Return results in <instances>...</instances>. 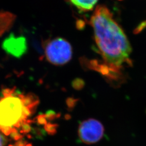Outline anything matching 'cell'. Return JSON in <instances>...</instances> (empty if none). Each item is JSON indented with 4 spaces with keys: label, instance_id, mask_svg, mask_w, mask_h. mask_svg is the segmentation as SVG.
Returning a JSON list of instances; mask_svg holds the SVG:
<instances>
[{
    "label": "cell",
    "instance_id": "obj_1",
    "mask_svg": "<svg viewBox=\"0 0 146 146\" xmlns=\"http://www.w3.org/2000/svg\"><path fill=\"white\" fill-rule=\"evenodd\" d=\"M94 38L103 64L123 73L125 66H132V49L122 28L113 18V14L104 5H98L90 20Z\"/></svg>",
    "mask_w": 146,
    "mask_h": 146
},
{
    "label": "cell",
    "instance_id": "obj_2",
    "mask_svg": "<svg viewBox=\"0 0 146 146\" xmlns=\"http://www.w3.org/2000/svg\"><path fill=\"white\" fill-rule=\"evenodd\" d=\"M36 96L16 88L3 89L0 96V133L15 140L30 131L31 120L38 104Z\"/></svg>",
    "mask_w": 146,
    "mask_h": 146
},
{
    "label": "cell",
    "instance_id": "obj_3",
    "mask_svg": "<svg viewBox=\"0 0 146 146\" xmlns=\"http://www.w3.org/2000/svg\"><path fill=\"white\" fill-rule=\"evenodd\" d=\"M43 46L47 61L54 65L62 66L72 58L73 48L64 38L56 37L47 40Z\"/></svg>",
    "mask_w": 146,
    "mask_h": 146
},
{
    "label": "cell",
    "instance_id": "obj_4",
    "mask_svg": "<svg viewBox=\"0 0 146 146\" xmlns=\"http://www.w3.org/2000/svg\"><path fill=\"white\" fill-rule=\"evenodd\" d=\"M104 127L98 120L89 119L79 125L78 137L85 144H94L99 141L104 134Z\"/></svg>",
    "mask_w": 146,
    "mask_h": 146
},
{
    "label": "cell",
    "instance_id": "obj_5",
    "mask_svg": "<svg viewBox=\"0 0 146 146\" xmlns=\"http://www.w3.org/2000/svg\"><path fill=\"white\" fill-rule=\"evenodd\" d=\"M81 12L92 11L98 0H66Z\"/></svg>",
    "mask_w": 146,
    "mask_h": 146
},
{
    "label": "cell",
    "instance_id": "obj_6",
    "mask_svg": "<svg viewBox=\"0 0 146 146\" xmlns=\"http://www.w3.org/2000/svg\"><path fill=\"white\" fill-rule=\"evenodd\" d=\"M6 144V140L5 137L3 134L0 133V146H5Z\"/></svg>",
    "mask_w": 146,
    "mask_h": 146
},
{
    "label": "cell",
    "instance_id": "obj_7",
    "mask_svg": "<svg viewBox=\"0 0 146 146\" xmlns=\"http://www.w3.org/2000/svg\"><path fill=\"white\" fill-rule=\"evenodd\" d=\"M146 26V22H143L142 23V25H141V26H140L139 27H137V28L136 29V30L135 31L137 32V33H138L139 31H141L142 30V29L145 27Z\"/></svg>",
    "mask_w": 146,
    "mask_h": 146
},
{
    "label": "cell",
    "instance_id": "obj_8",
    "mask_svg": "<svg viewBox=\"0 0 146 146\" xmlns=\"http://www.w3.org/2000/svg\"><path fill=\"white\" fill-rule=\"evenodd\" d=\"M119 1H122V0H119Z\"/></svg>",
    "mask_w": 146,
    "mask_h": 146
}]
</instances>
